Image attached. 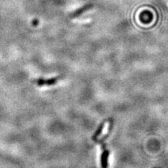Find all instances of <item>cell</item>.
<instances>
[{
  "mask_svg": "<svg viewBox=\"0 0 168 168\" xmlns=\"http://www.w3.org/2000/svg\"><path fill=\"white\" fill-rule=\"evenodd\" d=\"M102 145V153L101 155V165L102 168H107L108 167V158L109 156V151L107 148V145L106 144L102 142L100 143Z\"/></svg>",
  "mask_w": 168,
  "mask_h": 168,
  "instance_id": "1",
  "label": "cell"
},
{
  "mask_svg": "<svg viewBox=\"0 0 168 168\" xmlns=\"http://www.w3.org/2000/svg\"><path fill=\"white\" fill-rule=\"evenodd\" d=\"M58 79H59V77H55V78H49V79H44V78H40L37 81V85L39 86H51V85H54L56 84Z\"/></svg>",
  "mask_w": 168,
  "mask_h": 168,
  "instance_id": "2",
  "label": "cell"
},
{
  "mask_svg": "<svg viewBox=\"0 0 168 168\" xmlns=\"http://www.w3.org/2000/svg\"><path fill=\"white\" fill-rule=\"evenodd\" d=\"M106 122H107V120L104 121L103 122L101 123L100 125H99V126L98 129L97 130V131L94 133V135H93V136L92 137V139H93V141H95V142L96 141L97 137H98V136L101 134L102 132L103 127H104V126H105V124Z\"/></svg>",
  "mask_w": 168,
  "mask_h": 168,
  "instance_id": "3",
  "label": "cell"
}]
</instances>
